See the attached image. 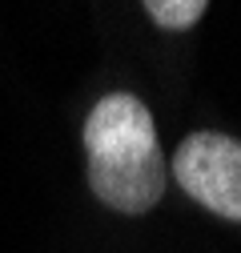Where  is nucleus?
<instances>
[{
  "label": "nucleus",
  "mask_w": 241,
  "mask_h": 253,
  "mask_svg": "<svg viewBox=\"0 0 241 253\" xmlns=\"http://www.w3.org/2000/svg\"><path fill=\"white\" fill-rule=\"evenodd\" d=\"M88 185L101 205L117 213H149L165 193V157L157 145L153 113L133 92H109L84 121Z\"/></svg>",
  "instance_id": "1"
},
{
  "label": "nucleus",
  "mask_w": 241,
  "mask_h": 253,
  "mask_svg": "<svg viewBox=\"0 0 241 253\" xmlns=\"http://www.w3.org/2000/svg\"><path fill=\"white\" fill-rule=\"evenodd\" d=\"M173 177L209 213L241 221V141L225 133H189L173 153Z\"/></svg>",
  "instance_id": "2"
},
{
  "label": "nucleus",
  "mask_w": 241,
  "mask_h": 253,
  "mask_svg": "<svg viewBox=\"0 0 241 253\" xmlns=\"http://www.w3.org/2000/svg\"><path fill=\"white\" fill-rule=\"evenodd\" d=\"M145 12L153 16V24L169 28V33H181V28H193L209 8H205V0H149Z\"/></svg>",
  "instance_id": "3"
}]
</instances>
